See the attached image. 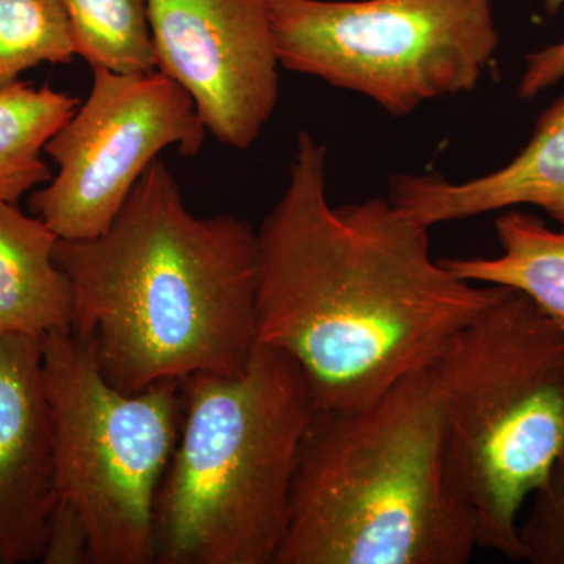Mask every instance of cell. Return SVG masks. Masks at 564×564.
I'll return each instance as SVG.
<instances>
[{
  "instance_id": "obj_7",
  "label": "cell",
  "mask_w": 564,
  "mask_h": 564,
  "mask_svg": "<svg viewBox=\"0 0 564 564\" xmlns=\"http://www.w3.org/2000/svg\"><path fill=\"white\" fill-rule=\"evenodd\" d=\"M282 68L393 117L470 93L499 46L491 0H272Z\"/></svg>"
},
{
  "instance_id": "obj_17",
  "label": "cell",
  "mask_w": 564,
  "mask_h": 564,
  "mask_svg": "<svg viewBox=\"0 0 564 564\" xmlns=\"http://www.w3.org/2000/svg\"><path fill=\"white\" fill-rule=\"evenodd\" d=\"M519 541L524 562L564 564V448L533 492L532 510L519 524Z\"/></svg>"
},
{
  "instance_id": "obj_8",
  "label": "cell",
  "mask_w": 564,
  "mask_h": 564,
  "mask_svg": "<svg viewBox=\"0 0 564 564\" xmlns=\"http://www.w3.org/2000/svg\"><path fill=\"white\" fill-rule=\"evenodd\" d=\"M93 77L87 101L44 148L57 176L29 198L31 214L63 240L102 236L163 150L195 158L206 140L191 96L161 70Z\"/></svg>"
},
{
  "instance_id": "obj_13",
  "label": "cell",
  "mask_w": 564,
  "mask_h": 564,
  "mask_svg": "<svg viewBox=\"0 0 564 564\" xmlns=\"http://www.w3.org/2000/svg\"><path fill=\"white\" fill-rule=\"evenodd\" d=\"M496 234L499 256L441 262L463 280L524 293L564 333V225L551 229L536 215L513 209L496 218Z\"/></svg>"
},
{
  "instance_id": "obj_4",
  "label": "cell",
  "mask_w": 564,
  "mask_h": 564,
  "mask_svg": "<svg viewBox=\"0 0 564 564\" xmlns=\"http://www.w3.org/2000/svg\"><path fill=\"white\" fill-rule=\"evenodd\" d=\"M180 437L154 510L155 564H274L315 403L292 358L256 343L237 373L181 380Z\"/></svg>"
},
{
  "instance_id": "obj_5",
  "label": "cell",
  "mask_w": 564,
  "mask_h": 564,
  "mask_svg": "<svg viewBox=\"0 0 564 564\" xmlns=\"http://www.w3.org/2000/svg\"><path fill=\"white\" fill-rule=\"evenodd\" d=\"M448 480L478 545L524 562L519 513L564 448V333L505 288L432 364Z\"/></svg>"
},
{
  "instance_id": "obj_1",
  "label": "cell",
  "mask_w": 564,
  "mask_h": 564,
  "mask_svg": "<svg viewBox=\"0 0 564 564\" xmlns=\"http://www.w3.org/2000/svg\"><path fill=\"white\" fill-rule=\"evenodd\" d=\"M325 144L300 131L258 231L256 343L302 370L317 411L355 410L433 364L503 285L456 276L391 199L333 206Z\"/></svg>"
},
{
  "instance_id": "obj_2",
  "label": "cell",
  "mask_w": 564,
  "mask_h": 564,
  "mask_svg": "<svg viewBox=\"0 0 564 564\" xmlns=\"http://www.w3.org/2000/svg\"><path fill=\"white\" fill-rule=\"evenodd\" d=\"M73 285L70 332L124 392L195 373H237L256 345L258 231L196 217L161 158L102 236L58 239Z\"/></svg>"
},
{
  "instance_id": "obj_10",
  "label": "cell",
  "mask_w": 564,
  "mask_h": 564,
  "mask_svg": "<svg viewBox=\"0 0 564 564\" xmlns=\"http://www.w3.org/2000/svg\"><path fill=\"white\" fill-rule=\"evenodd\" d=\"M44 337L0 334V564L43 558L55 496Z\"/></svg>"
},
{
  "instance_id": "obj_6",
  "label": "cell",
  "mask_w": 564,
  "mask_h": 564,
  "mask_svg": "<svg viewBox=\"0 0 564 564\" xmlns=\"http://www.w3.org/2000/svg\"><path fill=\"white\" fill-rule=\"evenodd\" d=\"M55 496L79 519L91 564L154 563V510L180 437L181 381L124 392L73 332L44 337Z\"/></svg>"
},
{
  "instance_id": "obj_9",
  "label": "cell",
  "mask_w": 564,
  "mask_h": 564,
  "mask_svg": "<svg viewBox=\"0 0 564 564\" xmlns=\"http://www.w3.org/2000/svg\"><path fill=\"white\" fill-rule=\"evenodd\" d=\"M155 68L221 144L247 150L280 96L272 0H148Z\"/></svg>"
},
{
  "instance_id": "obj_15",
  "label": "cell",
  "mask_w": 564,
  "mask_h": 564,
  "mask_svg": "<svg viewBox=\"0 0 564 564\" xmlns=\"http://www.w3.org/2000/svg\"><path fill=\"white\" fill-rule=\"evenodd\" d=\"M76 55L93 69L155 70L148 0H61Z\"/></svg>"
},
{
  "instance_id": "obj_3",
  "label": "cell",
  "mask_w": 564,
  "mask_h": 564,
  "mask_svg": "<svg viewBox=\"0 0 564 564\" xmlns=\"http://www.w3.org/2000/svg\"><path fill=\"white\" fill-rule=\"evenodd\" d=\"M477 549L445 470L432 364L364 406L315 411L274 564H466Z\"/></svg>"
},
{
  "instance_id": "obj_14",
  "label": "cell",
  "mask_w": 564,
  "mask_h": 564,
  "mask_svg": "<svg viewBox=\"0 0 564 564\" xmlns=\"http://www.w3.org/2000/svg\"><path fill=\"white\" fill-rule=\"evenodd\" d=\"M80 106V99L17 80L0 87V202L20 203L52 181L44 148Z\"/></svg>"
},
{
  "instance_id": "obj_18",
  "label": "cell",
  "mask_w": 564,
  "mask_h": 564,
  "mask_svg": "<svg viewBox=\"0 0 564 564\" xmlns=\"http://www.w3.org/2000/svg\"><path fill=\"white\" fill-rule=\"evenodd\" d=\"M544 6L549 13H555L564 6V0H544ZM563 79L564 41L527 55L524 74L519 82V96L529 101Z\"/></svg>"
},
{
  "instance_id": "obj_11",
  "label": "cell",
  "mask_w": 564,
  "mask_h": 564,
  "mask_svg": "<svg viewBox=\"0 0 564 564\" xmlns=\"http://www.w3.org/2000/svg\"><path fill=\"white\" fill-rule=\"evenodd\" d=\"M389 199L433 228L516 206L541 207L564 225V95L541 115L529 144L496 172L464 182L440 173L399 174Z\"/></svg>"
},
{
  "instance_id": "obj_12",
  "label": "cell",
  "mask_w": 564,
  "mask_h": 564,
  "mask_svg": "<svg viewBox=\"0 0 564 564\" xmlns=\"http://www.w3.org/2000/svg\"><path fill=\"white\" fill-rule=\"evenodd\" d=\"M57 242L36 215L0 202V334L70 332L73 285L55 261Z\"/></svg>"
},
{
  "instance_id": "obj_16",
  "label": "cell",
  "mask_w": 564,
  "mask_h": 564,
  "mask_svg": "<svg viewBox=\"0 0 564 564\" xmlns=\"http://www.w3.org/2000/svg\"><path fill=\"white\" fill-rule=\"evenodd\" d=\"M74 55L61 0H0V87L43 63L68 65Z\"/></svg>"
}]
</instances>
